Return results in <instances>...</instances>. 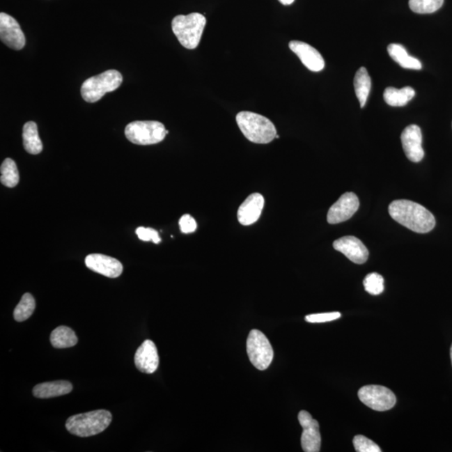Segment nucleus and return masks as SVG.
I'll return each instance as SVG.
<instances>
[{"label":"nucleus","mask_w":452,"mask_h":452,"mask_svg":"<svg viewBox=\"0 0 452 452\" xmlns=\"http://www.w3.org/2000/svg\"><path fill=\"white\" fill-rule=\"evenodd\" d=\"M416 95L412 87L405 86L402 89L387 87L384 93V102L391 107H403L412 100Z\"/></svg>","instance_id":"obj_21"},{"label":"nucleus","mask_w":452,"mask_h":452,"mask_svg":"<svg viewBox=\"0 0 452 452\" xmlns=\"http://www.w3.org/2000/svg\"><path fill=\"white\" fill-rule=\"evenodd\" d=\"M358 196L352 192L343 194L337 202L334 203L327 213V222L335 225L350 219L359 210Z\"/></svg>","instance_id":"obj_11"},{"label":"nucleus","mask_w":452,"mask_h":452,"mask_svg":"<svg viewBox=\"0 0 452 452\" xmlns=\"http://www.w3.org/2000/svg\"><path fill=\"white\" fill-rule=\"evenodd\" d=\"M334 248L336 251L343 253L354 263L364 264L368 260L367 247L354 236H344V237L336 240L334 242Z\"/></svg>","instance_id":"obj_14"},{"label":"nucleus","mask_w":452,"mask_h":452,"mask_svg":"<svg viewBox=\"0 0 452 452\" xmlns=\"http://www.w3.org/2000/svg\"><path fill=\"white\" fill-rule=\"evenodd\" d=\"M402 146L408 159L419 163L424 157L425 153L422 148V134L420 127L410 125L405 128L401 137Z\"/></svg>","instance_id":"obj_12"},{"label":"nucleus","mask_w":452,"mask_h":452,"mask_svg":"<svg viewBox=\"0 0 452 452\" xmlns=\"http://www.w3.org/2000/svg\"><path fill=\"white\" fill-rule=\"evenodd\" d=\"M123 82L122 74L116 70L87 79L81 86V93L84 100L89 103L97 102L107 93L114 92Z\"/></svg>","instance_id":"obj_5"},{"label":"nucleus","mask_w":452,"mask_h":452,"mask_svg":"<svg viewBox=\"0 0 452 452\" xmlns=\"http://www.w3.org/2000/svg\"><path fill=\"white\" fill-rule=\"evenodd\" d=\"M354 85L356 96L359 99L360 107L363 109L366 104L371 90V78L366 68L359 69L355 75Z\"/></svg>","instance_id":"obj_22"},{"label":"nucleus","mask_w":452,"mask_h":452,"mask_svg":"<svg viewBox=\"0 0 452 452\" xmlns=\"http://www.w3.org/2000/svg\"><path fill=\"white\" fill-rule=\"evenodd\" d=\"M289 48L299 57L302 64L312 72H321L325 68V61L321 54L310 45L302 41L293 40L289 43Z\"/></svg>","instance_id":"obj_16"},{"label":"nucleus","mask_w":452,"mask_h":452,"mask_svg":"<svg viewBox=\"0 0 452 452\" xmlns=\"http://www.w3.org/2000/svg\"><path fill=\"white\" fill-rule=\"evenodd\" d=\"M169 131L163 123L157 121H136L126 127V138L138 145H151L162 142Z\"/></svg>","instance_id":"obj_6"},{"label":"nucleus","mask_w":452,"mask_h":452,"mask_svg":"<svg viewBox=\"0 0 452 452\" xmlns=\"http://www.w3.org/2000/svg\"><path fill=\"white\" fill-rule=\"evenodd\" d=\"M358 396L361 402L377 412L391 410L396 404L395 393L381 385H366L359 389Z\"/></svg>","instance_id":"obj_8"},{"label":"nucleus","mask_w":452,"mask_h":452,"mask_svg":"<svg viewBox=\"0 0 452 452\" xmlns=\"http://www.w3.org/2000/svg\"><path fill=\"white\" fill-rule=\"evenodd\" d=\"M264 197L259 193L249 196L240 206L237 218L240 224L248 226L258 221L264 208Z\"/></svg>","instance_id":"obj_17"},{"label":"nucleus","mask_w":452,"mask_h":452,"mask_svg":"<svg viewBox=\"0 0 452 452\" xmlns=\"http://www.w3.org/2000/svg\"><path fill=\"white\" fill-rule=\"evenodd\" d=\"M388 53L401 68L410 70H421L422 68L421 61L416 58L410 56L403 45L391 44L388 47Z\"/></svg>","instance_id":"obj_20"},{"label":"nucleus","mask_w":452,"mask_h":452,"mask_svg":"<svg viewBox=\"0 0 452 452\" xmlns=\"http://www.w3.org/2000/svg\"><path fill=\"white\" fill-rule=\"evenodd\" d=\"M384 277L378 273L373 272L366 276L364 280V287L371 295H380L384 289Z\"/></svg>","instance_id":"obj_27"},{"label":"nucleus","mask_w":452,"mask_h":452,"mask_svg":"<svg viewBox=\"0 0 452 452\" xmlns=\"http://www.w3.org/2000/svg\"><path fill=\"white\" fill-rule=\"evenodd\" d=\"M236 123L243 135L252 143L267 144L276 139V130L267 118L251 111H240Z\"/></svg>","instance_id":"obj_2"},{"label":"nucleus","mask_w":452,"mask_h":452,"mask_svg":"<svg viewBox=\"0 0 452 452\" xmlns=\"http://www.w3.org/2000/svg\"><path fill=\"white\" fill-rule=\"evenodd\" d=\"M113 416L106 410L75 414L65 423V428L70 433L79 437H89L100 434L111 424Z\"/></svg>","instance_id":"obj_3"},{"label":"nucleus","mask_w":452,"mask_h":452,"mask_svg":"<svg viewBox=\"0 0 452 452\" xmlns=\"http://www.w3.org/2000/svg\"><path fill=\"white\" fill-rule=\"evenodd\" d=\"M451 364H452V345L451 347Z\"/></svg>","instance_id":"obj_33"},{"label":"nucleus","mask_w":452,"mask_h":452,"mask_svg":"<svg viewBox=\"0 0 452 452\" xmlns=\"http://www.w3.org/2000/svg\"><path fill=\"white\" fill-rule=\"evenodd\" d=\"M180 227L185 234L193 233L197 229V223L192 215H185L180 219Z\"/></svg>","instance_id":"obj_31"},{"label":"nucleus","mask_w":452,"mask_h":452,"mask_svg":"<svg viewBox=\"0 0 452 452\" xmlns=\"http://www.w3.org/2000/svg\"><path fill=\"white\" fill-rule=\"evenodd\" d=\"M23 143L26 152L31 155H39L43 150V144L40 139L38 127L34 122H28L23 127Z\"/></svg>","instance_id":"obj_19"},{"label":"nucleus","mask_w":452,"mask_h":452,"mask_svg":"<svg viewBox=\"0 0 452 452\" xmlns=\"http://www.w3.org/2000/svg\"><path fill=\"white\" fill-rule=\"evenodd\" d=\"M72 384L65 380L52 381L37 384L33 389V395L39 399H49V398L59 397L72 391Z\"/></svg>","instance_id":"obj_18"},{"label":"nucleus","mask_w":452,"mask_h":452,"mask_svg":"<svg viewBox=\"0 0 452 452\" xmlns=\"http://www.w3.org/2000/svg\"><path fill=\"white\" fill-rule=\"evenodd\" d=\"M247 351L251 363L261 371L267 370L274 358L271 343L263 332L257 329H253L249 334Z\"/></svg>","instance_id":"obj_7"},{"label":"nucleus","mask_w":452,"mask_h":452,"mask_svg":"<svg viewBox=\"0 0 452 452\" xmlns=\"http://www.w3.org/2000/svg\"><path fill=\"white\" fill-rule=\"evenodd\" d=\"M354 446L356 451L358 452H380L382 450L377 444L371 439L364 435H356L354 438Z\"/></svg>","instance_id":"obj_28"},{"label":"nucleus","mask_w":452,"mask_h":452,"mask_svg":"<svg viewBox=\"0 0 452 452\" xmlns=\"http://www.w3.org/2000/svg\"><path fill=\"white\" fill-rule=\"evenodd\" d=\"M36 309V301L31 293L24 294L20 304L14 311V318L17 322H24L31 317Z\"/></svg>","instance_id":"obj_25"},{"label":"nucleus","mask_w":452,"mask_h":452,"mask_svg":"<svg viewBox=\"0 0 452 452\" xmlns=\"http://www.w3.org/2000/svg\"><path fill=\"white\" fill-rule=\"evenodd\" d=\"M341 318V313L338 312L310 314L305 317V320L311 323L326 322L337 320Z\"/></svg>","instance_id":"obj_29"},{"label":"nucleus","mask_w":452,"mask_h":452,"mask_svg":"<svg viewBox=\"0 0 452 452\" xmlns=\"http://www.w3.org/2000/svg\"><path fill=\"white\" fill-rule=\"evenodd\" d=\"M389 212L396 221L416 233H428L435 226L434 215L416 202L395 201L389 205Z\"/></svg>","instance_id":"obj_1"},{"label":"nucleus","mask_w":452,"mask_h":452,"mask_svg":"<svg viewBox=\"0 0 452 452\" xmlns=\"http://www.w3.org/2000/svg\"><path fill=\"white\" fill-rule=\"evenodd\" d=\"M298 421L304 429L302 434L301 444L305 452H318L321 449V434L318 421L306 410L298 414Z\"/></svg>","instance_id":"obj_9"},{"label":"nucleus","mask_w":452,"mask_h":452,"mask_svg":"<svg viewBox=\"0 0 452 452\" xmlns=\"http://www.w3.org/2000/svg\"><path fill=\"white\" fill-rule=\"evenodd\" d=\"M85 263L92 271L110 279H117L123 271V265L118 260L102 254L87 256Z\"/></svg>","instance_id":"obj_13"},{"label":"nucleus","mask_w":452,"mask_h":452,"mask_svg":"<svg viewBox=\"0 0 452 452\" xmlns=\"http://www.w3.org/2000/svg\"><path fill=\"white\" fill-rule=\"evenodd\" d=\"M0 181L1 184L8 188H14L17 186L20 181V174L17 165L15 162L11 159H6L3 162L1 168H0Z\"/></svg>","instance_id":"obj_24"},{"label":"nucleus","mask_w":452,"mask_h":452,"mask_svg":"<svg viewBox=\"0 0 452 452\" xmlns=\"http://www.w3.org/2000/svg\"><path fill=\"white\" fill-rule=\"evenodd\" d=\"M206 26V18L198 13L177 15L172 22V30L184 47L196 49L201 42Z\"/></svg>","instance_id":"obj_4"},{"label":"nucleus","mask_w":452,"mask_h":452,"mask_svg":"<svg viewBox=\"0 0 452 452\" xmlns=\"http://www.w3.org/2000/svg\"><path fill=\"white\" fill-rule=\"evenodd\" d=\"M444 0H410V10L417 14H432L443 6Z\"/></svg>","instance_id":"obj_26"},{"label":"nucleus","mask_w":452,"mask_h":452,"mask_svg":"<svg viewBox=\"0 0 452 452\" xmlns=\"http://www.w3.org/2000/svg\"><path fill=\"white\" fill-rule=\"evenodd\" d=\"M51 343L56 348H68L77 345L78 338L75 332L68 327L60 326L51 334Z\"/></svg>","instance_id":"obj_23"},{"label":"nucleus","mask_w":452,"mask_h":452,"mask_svg":"<svg viewBox=\"0 0 452 452\" xmlns=\"http://www.w3.org/2000/svg\"><path fill=\"white\" fill-rule=\"evenodd\" d=\"M136 234L139 238L143 242H152L155 244L161 242V238L159 235V232L152 229V228L139 227L136 230Z\"/></svg>","instance_id":"obj_30"},{"label":"nucleus","mask_w":452,"mask_h":452,"mask_svg":"<svg viewBox=\"0 0 452 452\" xmlns=\"http://www.w3.org/2000/svg\"><path fill=\"white\" fill-rule=\"evenodd\" d=\"M134 361L139 371L144 374L155 373L159 366V357L155 343L152 340H145L137 350Z\"/></svg>","instance_id":"obj_15"},{"label":"nucleus","mask_w":452,"mask_h":452,"mask_svg":"<svg viewBox=\"0 0 452 452\" xmlns=\"http://www.w3.org/2000/svg\"><path fill=\"white\" fill-rule=\"evenodd\" d=\"M281 3H283V6H290L295 1V0H279Z\"/></svg>","instance_id":"obj_32"},{"label":"nucleus","mask_w":452,"mask_h":452,"mask_svg":"<svg viewBox=\"0 0 452 452\" xmlns=\"http://www.w3.org/2000/svg\"><path fill=\"white\" fill-rule=\"evenodd\" d=\"M0 39L15 51H20L26 45V37L17 20L3 12L0 14Z\"/></svg>","instance_id":"obj_10"}]
</instances>
